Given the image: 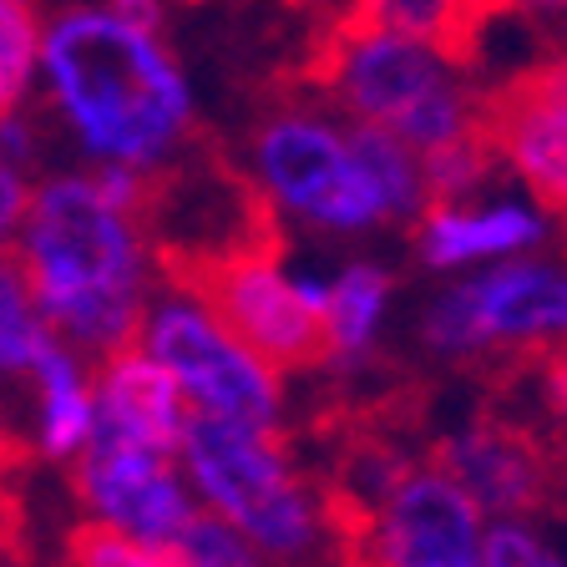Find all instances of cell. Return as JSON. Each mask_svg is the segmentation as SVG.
I'll use <instances>...</instances> for the list:
<instances>
[{
  "label": "cell",
  "mask_w": 567,
  "mask_h": 567,
  "mask_svg": "<svg viewBox=\"0 0 567 567\" xmlns=\"http://www.w3.org/2000/svg\"><path fill=\"white\" fill-rule=\"evenodd\" d=\"M47 96L102 163L163 167L188 142V82L157 31L112 6H66L41 35Z\"/></svg>",
  "instance_id": "6da1fadb"
},
{
  "label": "cell",
  "mask_w": 567,
  "mask_h": 567,
  "mask_svg": "<svg viewBox=\"0 0 567 567\" xmlns=\"http://www.w3.org/2000/svg\"><path fill=\"white\" fill-rule=\"evenodd\" d=\"M51 330L76 350L112 354L137 340L142 319V224L96 183V173L35 183L16 234Z\"/></svg>",
  "instance_id": "7a4b0ae2"
},
{
  "label": "cell",
  "mask_w": 567,
  "mask_h": 567,
  "mask_svg": "<svg viewBox=\"0 0 567 567\" xmlns=\"http://www.w3.org/2000/svg\"><path fill=\"white\" fill-rule=\"evenodd\" d=\"M305 76L354 122L401 132L415 153H431L476 127V96L451 76L446 56L405 35L354 25L350 16H334L319 31Z\"/></svg>",
  "instance_id": "3957f363"
},
{
  "label": "cell",
  "mask_w": 567,
  "mask_h": 567,
  "mask_svg": "<svg viewBox=\"0 0 567 567\" xmlns=\"http://www.w3.org/2000/svg\"><path fill=\"white\" fill-rule=\"evenodd\" d=\"M183 461L198 492L269 557H309L319 547V517L309 492L295 482L279 436L264 425L218 411H193L183 425Z\"/></svg>",
  "instance_id": "277c9868"
},
{
  "label": "cell",
  "mask_w": 567,
  "mask_h": 567,
  "mask_svg": "<svg viewBox=\"0 0 567 567\" xmlns=\"http://www.w3.org/2000/svg\"><path fill=\"white\" fill-rule=\"evenodd\" d=\"M254 167L259 188L279 208L299 213L334 234H360L380 224V193L350 147V132L330 127L319 112L279 106L254 127Z\"/></svg>",
  "instance_id": "5b68a950"
},
{
  "label": "cell",
  "mask_w": 567,
  "mask_h": 567,
  "mask_svg": "<svg viewBox=\"0 0 567 567\" xmlns=\"http://www.w3.org/2000/svg\"><path fill=\"white\" fill-rule=\"evenodd\" d=\"M198 295L228 330L264 354L274 370L330 365V324H324V284L289 279L279 269V248L238 254L218 269L198 274L183 289Z\"/></svg>",
  "instance_id": "8992f818"
},
{
  "label": "cell",
  "mask_w": 567,
  "mask_h": 567,
  "mask_svg": "<svg viewBox=\"0 0 567 567\" xmlns=\"http://www.w3.org/2000/svg\"><path fill=\"white\" fill-rule=\"evenodd\" d=\"M142 350H153L203 411L234 415V421L264 425V431L279 425V385H274L279 370L248 350L203 299L173 295L157 309H147Z\"/></svg>",
  "instance_id": "52a82bcc"
},
{
  "label": "cell",
  "mask_w": 567,
  "mask_h": 567,
  "mask_svg": "<svg viewBox=\"0 0 567 567\" xmlns=\"http://www.w3.org/2000/svg\"><path fill=\"white\" fill-rule=\"evenodd\" d=\"M482 502L456 476L405 472L375 512L354 567H486Z\"/></svg>",
  "instance_id": "ba28073f"
},
{
  "label": "cell",
  "mask_w": 567,
  "mask_h": 567,
  "mask_svg": "<svg viewBox=\"0 0 567 567\" xmlns=\"http://www.w3.org/2000/svg\"><path fill=\"white\" fill-rule=\"evenodd\" d=\"M476 122L532 188V198L567 213V56L517 71L476 96Z\"/></svg>",
  "instance_id": "9c48e42d"
},
{
  "label": "cell",
  "mask_w": 567,
  "mask_h": 567,
  "mask_svg": "<svg viewBox=\"0 0 567 567\" xmlns=\"http://www.w3.org/2000/svg\"><path fill=\"white\" fill-rule=\"evenodd\" d=\"M173 451L142 446V441L92 431L86 451L76 456V492L102 522L132 532L142 543L167 547L193 517V502L173 472Z\"/></svg>",
  "instance_id": "30bf717a"
},
{
  "label": "cell",
  "mask_w": 567,
  "mask_h": 567,
  "mask_svg": "<svg viewBox=\"0 0 567 567\" xmlns=\"http://www.w3.org/2000/svg\"><path fill=\"white\" fill-rule=\"evenodd\" d=\"M188 390L157 360L153 350H112L102 354V375H96V431L142 441L157 451L183 446V425H188Z\"/></svg>",
  "instance_id": "8fae6325"
},
{
  "label": "cell",
  "mask_w": 567,
  "mask_h": 567,
  "mask_svg": "<svg viewBox=\"0 0 567 567\" xmlns=\"http://www.w3.org/2000/svg\"><path fill=\"white\" fill-rule=\"evenodd\" d=\"M436 466L456 476L486 512H527L547 492L543 456L512 425H472L461 436H446L436 451Z\"/></svg>",
  "instance_id": "7c38bea8"
},
{
  "label": "cell",
  "mask_w": 567,
  "mask_h": 567,
  "mask_svg": "<svg viewBox=\"0 0 567 567\" xmlns=\"http://www.w3.org/2000/svg\"><path fill=\"white\" fill-rule=\"evenodd\" d=\"M512 11V0H350L340 16L370 31L421 41L451 66H472L492 16Z\"/></svg>",
  "instance_id": "4fadbf2b"
},
{
  "label": "cell",
  "mask_w": 567,
  "mask_h": 567,
  "mask_svg": "<svg viewBox=\"0 0 567 567\" xmlns=\"http://www.w3.org/2000/svg\"><path fill=\"white\" fill-rule=\"evenodd\" d=\"M466 289H472L486 344L567 334V274L537 269V264H507V269L472 279Z\"/></svg>",
  "instance_id": "5bb4252c"
},
{
  "label": "cell",
  "mask_w": 567,
  "mask_h": 567,
  "mask_svg": "<svg viewBox=\"0 0 567 567\" xmlns=\"http://www.w3.org/2000/svg\"><path fill=\"white\" fill-rule=\"evenodd\" d=\"M537 238H543V218L522 203H492V208L431 203L421 224V254L425 264L451 269V264L492 259V254H517Z\"/></svg>",
  "instance_id": "9a60e30c"
},
{
  "label": "cell",
  "mask_w": 567,
  "mask_h": 567,
  "mask_svg": "<svg viewBox=\"0 0 567 567\" xmlns=\"http://www.w3.org/2000/svg\"><path fill=\"white\" fill-rule=\"evenodd\" d=\"M35 446L41 456L66 461L82 456L96 431V385L66 344H51L35 365Z\"/></svg>",
  "instance_id": "2e32d148"
},
{
  "label": "cell",
  "mask_w": 567,
  "mask_h": 567,
  "mask_svg": "<svg viewBox=\"0 0 567 567\" xmlns=\"http://www.w3.org/2000/svg\"><path fill=\"white\" fill-rule=\"evenodd\" d=\"M56 344L47 309L35 299V284L25 274L16 248H0V380L35 375L41 354Z\"/></svg>",
  "instance_id": "e0dca14e"
},
{
  "label": "cell",
  "mask_w": 567,
  "mask_h": 567,
  "mask_svg": "<svg viewBox=\"0 0 567 567\" xmlns=\"http://www.w3.org/2000/svg\"><path fill=\"white\" fill-rule=\"evenodd\" d=\"M350 147H354V157H360V167L370 173V183H375L385 218H411V213H421V203L431 198V188H425V163L401 132L350 117Z\"/></svg>",
  "instance_id": "ac0fdd59"
},
{
  "label": "cell",
  "mask_w": 567,
  "mask_h": 567,
  "mask_svg": "<svg viewBox=\"0 0 567 567\" xmlns=\"http://www.w3.org/2000/svg\"><path fill=\"white\" fill-rule=\"evenodd\" d=\"M390 299V274L375 264H354L334 284H324V324H330V360H360L375 340V324Z\"/></svg>",
  "instance_id": "d6986e66"
},
{
  "label": "cell",
  "mask_w": 567,
  "mask_h": 567,
  "mask_svg": "<svg viewBox=\"0 0 567 567\" xmlns=\"http://www.w3.org/2000/svg\"><path fill=\"white\" fill-rule=\"evenodd\" d=\"M41 16L31 0H0V117L25 106L31 76L41 66Z\"/></svg>",
  "instance_id": "ffe728a7"
},
{
  "label": "cell",
  "mask_w": 567,
  "mask_h": 567,
  "mask_svg": "<svg viewBox=\"0 0 567 567\" xmlns=\"http://www.w3.org/2000/svg\"><path fill=\"white\" fill-rule=\"evenodd\" d=\"M163 553L173 567H264L259 563L264 547L254 543V537H244V532L228 517H218V512H193Z\"/></svg>",
  "instance_id": "44dd1931"
},
{
  "label": "cell",
  "mask_w": 567,
  "mask_h": 567,
  "mask_svg": "<svg viewBox=\"0 0 567 567\" xmlns=\"http://www.w3.org/2000/svg\"><path fill=\"white\" fill-rule=\"evenodd\" d=\"M66 563L71 567H173L157 543H142L132 532L112 527V522H82L66 537Z\"/></svg>",
  "instance_id": "7402d4cb"
},
{
  "label": "cell",
  "mask_w": 567,
  "mask_h": 567,
  "mask_svg": "<svg viewBox=\"0 0 567 567\" xmlns=\"http://www.w3.org/2000/svg\"><path fill=\"white\" fill-rule=\"evenodd\" d=\"M486 567H567L553 547H543L527 527L517 522H502V527L486 532Z\"/></svg>",
  "instance_id": "603a6c76"
},
{
  "label": "cell",
  "mask_w": 567,
  "mask_h": 567,
  "mask_svg": "<svg viewBox=\"0 0 567 567\" xmlns=\"http://www.w3.org/2000/svg\"><path fill=\"white\" fill-rule=\"evenodd\" d=\"M31 193L35 188L25 183V167L0 153V248L16 244V234L25 224V208H31Z\"/></svg>",
  "instance_id": "cb8c5ba5"
},
{
  "label": "cell",
  "mask_w": 567,
  "mask_h": 567,
  "mask_svg": "<svg viewBox=\"0 0 567 567\" xmlns=\"http://www.w3.org/2000/svg\"><path fill=\"white\" fill-rule=\"evenodd\" d=\"M543 395L557 421H567V350H553L543 360Z\"/></svg>",
  "instance_id": "d4e9b609"
},
{
  "label": "cell",
  "mask_w": 567,
  "mask_h": 567,
  "mask_svg": "<svg viewBox=\"0 0 567 567\" xmlns=\"http://www.w3.org/2000/svg\"><path fill=\"white\" fill-rule=\"evenodd\" d=\"M117 16H127V21H137V25H147V31H157L163 25V16H167V0H106Z\"/></svg>",
  "instance_id": "484cf974"
},
{
  "label": "cell",
  "mask_w": 567,
  "mask_h": 567,
  "mask_svg": "<svg viewBox=\"0 0 567 567\" xmlns=\"http://www.w3.org/2000/svg\"><path fill=\"white\" fill-rule=\"evenodd\" d=\"M16 461H21V446H16L11 425H6V415H0V472H6V466H16Z\"/></svg>",
  "instance_id": "4316f807"
},
{
  "label": "cell",
  "mask_w": 567,
  "mask_h": 567,
  "mask_svg": "<svg viewBox=\"0 0 567 567\" xmlns=\"http://www.w3.org/2000/svg\"><path fill=\"white\" fill-rule=\"evenodd\" d=\"M512 6H527V11H563L567 0H512Z\"/></svg>",
  "instance_id": "83f0119b"
},
{
  "label": "cell",
  "mask_w": 567,
  "mask_h": 567,
  "mask_svg": "<svg viewBox=\"0 0 567 567\" xmlns=\"http://www.w3.org/2000/svg\"><path fill=\"white\" fill-rule=\"evenodd\" d=\"M177 6H203V0H177Z\"/></svg>",
  "instance_id": "f1b7e54d"
}]
</instances>
